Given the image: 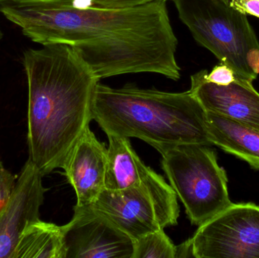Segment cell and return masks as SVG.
Wrapping results in <instances>:
<instances>
[{"instance_id":"16","label":"cell","mask_w":259,"mask_h":258,"mask_svg":"<svg viewBox=\"0 0 259 258\" xmlns=\"http://www.w3.org/2000/svg\"><path fill=\"white\" fill-rule=\"evenodd\" d=\"M16 180V177L5 168L3 162L0 161V211L10 198L15 189Z\"/></svg>"},{"instance_id":"2","label":"cell","mask_w":259,"mask_h":258,"mask_svg":"<svg viewBox=\"0 0 259 258\" xmlns=\"http://www.w3.org/2000/svg\"><path fill=\"white\" fill-rule=\"evenodd\" d=\"M22 62L28 84L29 160L45 176L61 168L89 127L100 80L65 44L26 50Z\"/></svg>"},{"instance_id":"19","label":"cell","mask_w":259,"mask_h":258,"mask_svg":"<svg viewBox=\"0 0 259 258\" xmlns=\"http://www.w3.org/2000/svg\"><path fill=\"white\" fill-rule=\"evenodd\" d=\"M230 3L239 12L259 18V0H230Z\"/></svg>"},{"instance_id":"17","label":"cell","mask_w":259,"mask_h":258,"mask_svg":"<svg viewBox=\"0 0 259 258\" xmlns=\"http://www.w3.org/2000/svg\"><path fill=\"white\" fill-rule=\"evenodd\" d=\"M206 79L208 81L215 84L227 86L236 80V75L231 68L221 64L214 67L211 72L207 73Z\"/></svg>"},{"instance_id":"5","label":"cell","mask_w":259,"mask_h":258,"mask_svg":"<svg viewBox=\"0 0 259 258\" xmlns=\"http://www.w3.org/2000/svg\"><path fill=\"white\" fill-rule=\"evenodd\" d=\"M209 145L184 144L164 149L161 167L193 225H202L231 204L228 177Z\"/></svg>"},{"instance_id":"4","label":"cell","mask_w":259,"mask_h":258,"mask_svg":"<svg viewBox=\"0 0 259 258\" xmlns=\"http://www.w3.org/2000/svg\"><path fill=\"white\" fill-rule=\"evenodd\" d=\"M178 16L195 40L234 71L236 77L252 82L257 76L249 59L259 50L256 34L247 15L230 0H175Z\"/></svg>"},{"instance_id":"13","label":"cell","mask_w":259,"mask_h":258,"mask_svg":"<svg viewBox=\"0 0 259 258\" xmlns=\"http://www.w3.org/2000/svg\"><path fill=\"white\" fill-rule=\"evenodd\" d=\"M108 148L106 189L124 190L144 183L154 172L131 146L129 138L110 136Z\"/></svg>"},{"instance_id":"6","label":"cell","mask_w":259,"mask_h":258,"mask_svg":"<svg viewBox=\"0 0 259 258\" xmlns=\"http://www.w3.org/2000/svg\"><path fill=\"white\" fill-rule=\"evenodd\" d=\"M90 205L134 241L177 225L180 215L176 193L155 171L140 186L118 191L105 189Z\"/></svg>"},{"instance_id":"11","label":"cell","mask_w":259,"mask_h":258,"mask_svg":"<svg viewBox=\"0 0 259 258\" xmlns=\"http://www.w3.org/2000/svg\"><path fill=\"white\" fill-rule=\"evenodd\" d=\"M107 162L108 148L88 127L61 167L75 191L76 205H90L106 189Z\"/></svg>"},{"instance_id":"10","label":"cell","mask_w":259,"mask_h":258,"mask_svg":"<svg viewBox=\"0 0 259 258\" xmlns=\"http://www.w3.org/2000/svg\"><path fill=\"white\" fill-rule=\"evenodd\" d=\"M207 73L202 70L193 74L190 89L205 110L259 131V92L252 82L236 77L222 86L208 81Z\"/></svg>"},{"instance_id":"22","label":"cell","mask_w":259,"mask_h":258,"mask_svg":"<svg viewBox=\"0 0 259 258\" xmlns=\"http://www.w3.org/2000/svg\"><path fill=\"white\" fill-rule=\"evenodd\" d=\"M3 33H2L1 30H0V40H1L2 38H3Z\"/></svg>"},{"instance_id":"7","label":"cell","mask_w":259,"mask_h":258,"mask_svg":"<svg viewBox=\"0 0 259 258\" xmlns=\"http://www.w3.org/2000/svg\"><path fill=\"white\" fill-rule=\"evenodd\" d=\"M191 240L195 258H259V206L231 203Z\"/></svg>"},{"instance_id":"8","label":"cell","mask_w":259,"mask_h":258,"mask_svg":"<svg viewBox=\"0 0 259 258\" xmlns=\"http://www.w3.org/2000/svg\"><path fill=\"white\" fill-rule=\"evenodd\" d=\"M62 228L65 258H132L134 239L91 205H76Z\"/></svg>"},{"instance_id":"14","label":"cell","mask_w":259,"mask_h":258,"mask_svg":"<svg viewBox=\"0 0 259 258\" xmlns=\"http://www.w3.org/2000/svg\"><path fill=\"white\" fill-rule=\"evenodd\" d=\"M12 258H65L62 227L40 219L27 224Z\"/></svg>"},{"instance_id":"3","label":"cell","mask_w":259,"mask_h":258,"mask_svg":"<svg viewBox=\"0 0 259 258\" xmlns=\"http://www.w3.org/2000/svg\"><path fill=\"white\" fill-rule=\"evenodd\" d=\"M206 115L190 89L112 88L99 82L94 91L92 119L107 136L137 138L159 152L184 144L211 145Z\"/></svg>"},{"instance_id":"20","label":"cell","mask_w":259,"mask_h":258,"mask_svg":"<svg viewBox=\"0 0 259 258\" xmlns=\"http://www.w3.org/2000/svg\"><path fill=\"white\" fill-rule=\"evenodd\" d=\"M180 257H194L191 238L187 239V241L183 242L178 246H176V257L175 258Z\"/></svg>"},{"instance_id":"1","label":"cell","mask_w":259,"mask_h":258,"mask_svg":"<svg viewBox=\"0 0 259 258\" xmlns=\"http://www.w3.org/2000/svg\"><path fill=\"white\" fill-rule=\"evenodd\" d=\"M72 1L0 0V12L33 42L72 46L100 80L139 73L180 80L167 2L79 9Z\"/></svg>"},{"instance_id":"15","label":"cell","mask_w":259,"mask_h":258,"mask_svg":"<svg viewBox=\"0 0 259 258\" xmlns=\"http://www.w3.org/2000/svg\"><path fill=\"white\" fill-rule=\"evenodd\" d=\"M174 245L162 230L148 233L134 240L132 258H175Z\"/></svg>"},{"instance_id":"12","label":"cell","mask_w":259,"mask_h":258,"mask_svg":"<svg viewBox=\"0 0 259 258\" xmlns=\"http://www.w3.org/2000/svg\"><path fill=\"white\" fill-rule=\"evenodd\" d=\"M206 116L211 145L259 170V131L217 114L207 112Z\"/></svg>"},{"instance_id":"18","label":"cell","mask_w":259,"mask_h":258,"mask_svg":"<svg viewBox=\"0 0 259 258\" xmlns=\"http://www.w3.org/2000/svg\"><path fill=\"white\" fill-rule=\"evenodd\" d=\"M175 1V0H93L94 6L109 9H124L137 7L153 2Z\"/></svg>"},{"instance_id":"21","label":"cell","mask_w":259,"mask_h":258,"mask_svg":"<svg viewBox=\"0 0 259 258\" xmlns=\"http://www.w3.org/2000/svg\"><path fill=\"white\" fill-rule=\"evenodd\" d=\"M72 4L79 9H87L94 6L93 0H73Z\"/></svg>"},{"instance_id":"9","label":"cell","mask_w":259,"mask_h":258,"mask_svg":"<svg viewBox=\"0 0 259 258\" xmlns=\"http://www.w3.org/2000/svg\"><path fill=\"white\" fill-rule=\"evenodd\" d=\"M42 173L30 160L23 166L15 189L0 211V258H12L26 226L39 219V209L48 189Z\"/></svg>"}]
</instances>
